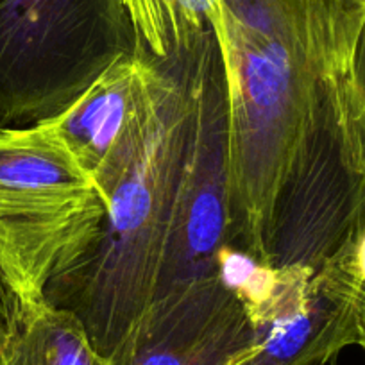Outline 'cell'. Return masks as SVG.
<instances>
[{"label":"cell","instance_id":"1","mask_svg":"<svg viewBox=\"0 0 365 365\" xmlns=\"http://www.w3.org/2000/svg\"><path fill=\"white\" fill-rule=\"evenodd\" d=\"M365 0H219L230 245L265 263L270 213L326 84L347 73Z\"/></svg>","mask_w":365,"mask_h":365},{"label":"cell","instance_id":"2","mask_svg":"<svg viewBox=\"0 0 365 365\" xmlns=\"http://www.w3.org/2000/svg\"><path fill=\"white\" fill-rule=\"evenodd\" d=\"M163 68L145 136L135 160L108 195L93 245L52 279L45 297L72 312L91 344L111 358L156 296L170 242L179 188L195 118L185 56Z\"/></svg>","mask_w":365,"mask_h":365},{"label":"cell","instance_id":"3","mask_svg":"<svg viewBox=\"0 0 365 365\" xmlns=\"http://www.w3.org/2000/svg\"><path fill=\"white\" fill-rule=\"evenodd\" d=\"M106 212L51 122L0 125V272L27 312L93 245Z\"/></svg>","mask_w":365,"mask_h":365},{"label":"cell","instance_id":"4","mask_svg":"<svg viewBox=\"0 0 365 365\" xmlns=\"http://www.w3.org/2000/svg\"><path fill=\"white\" fill-rule=\"evenodd\" d=\"M138 48L124 0H0V125L56 117Z\"/></svg>","mask_w":365,"mask_h":365},{"label":"cell","instance_id":"5","mask_svg":"<svg viewBox=\"0 0 365 365\" xmlns=\"http://www.w3.org/2000/svg\"><path fill=\"white\" fill-rule=\"evenodd\" d=\"M346 76L321 91L274 201L265 240L274 269L319 272L365 233V160L347 115Z\"/></svg>","mask_w":365,"mask_h":365},{"label":"cell","instance_id":"6","mask_svg":"<svg viewBox=\"0 0 365 365\" xmlns=\"http://www.w3.org/2000/svg\"><path fill=\"white\" fill-rule=\"evenodd\" d=\"M182 56L194 86L195 118L156 296L215 276L220 251L230 244V120L215 33Z\"/></svg>","mask_w":365,"mask_h":365},{"label":"cell","instance_id":"7","mask_svg":"<svg viewBox=\"0 0 365 365\" xmlns=\"http://www.w3.org/2000/svg\"><path fill=\"white\" fill-rule=\"evenodd\" d=\"M278 270L272 296L247 314L256 346L238 365H328L358 346L365 287L347 256L319 272Z\"/></svg>","mask_w":365,"mask_h":365},{"label":"cell","instance_id":"8","mask_svg":"<svg viewBox=\"0 0 365 365\" xmlns=\"http://www.w3.org/2000/svg\"><path fill=\"white\" fill-rule=\"evenodd\" d=\"M256 331L219 274L154 296L110 365H238Z\"/></svg>","mask_w":365,"mask_h":365},{"label":"cell","instance_id":"9","mask_svg":"<svg viewBox=\"0 0 365 365\" xmlns=\"http://www.w3.org/2000/svg\"><path fill=\"white\" fill-rule=\"evenodd\" d=\"M161 76V63L138 48L104 70L66 110L47 118L104 202L145 136Z\"/></svg>","mask_w":365,"mask_h":365},{"label":"cell","instance_id":"10","mask_svg":"<svg viewBox=\"0 0 365 365\" xmlns=\"http://www.w3.org/2000/svg\"><path fill=\"white\" fill-rule=\"evenodd\" d=\"M0 365H110L70 310L41 301L6 342Z\"/></svg>","mask_w":365,"mask_h":365},{"label":"cell","instance_id":"11","mask_svg":"<svg viewBox=\"0 0 365 365\" xmlns=\"http://www.w3.org/2000/svg\"><path fill=\"white\" fill-rule=\"evenodd\" d=\"M140 51L154 61L187 54L213 33L219 0H124Z\"/></svg>","mask_w":365,"mask_h":365},{"label":"cell","instance_id":"12","mask_svg":"<svg viewBox=\"0 0 365 365\" xmlns=\"http://www.w3.org/2000/svg\"><path fill=\"white\" fill-rule=\"evenodd\" d=\"M346 104L358 149L365 160V20L354 43L353 59L346 81Z\"/></svg>","mask_w":365,"mask_h":365},{"label":"cell","instance_id":"13","mask_svg":"<svg viewBox=\"0 0 365 365\" xmlns=\"http://www.w3.org/2000/svg\"><path fill=\"white\" fill-rule=\"evenodd\" d=\"M27 310L0 272V354L11 333L19 328Z\"/></svg>","mask_w":365,"mask_h":365},{"label":"cell","instance_id":"14","mask_svg":"<svg viewBox=\"0 0 365 365\" xmlns=\"http://www.w3.org/2000/svg\"><path fill=\"white\" fill-rule=\"evenodd\" d=\"M353 262L356 267V272L360 276L361 283L365 287V233L354 242L353 245Z\"/></svg>","mask_w":365,"mask_h":365},{"label":"cell","instance_id":"15","mask_svg":"<svg viewBox=\"0 0 365 365\" xmlns=\"http://www.w3.org/2000/svg\"><path fill=\"white\" fill-rule=\"evenodd\" d=\"M358 346L365 349V304L364 310H361V321H360V340H358Z\"/></svg>","mask_w":365,"mask_h":365}]
</instances>
